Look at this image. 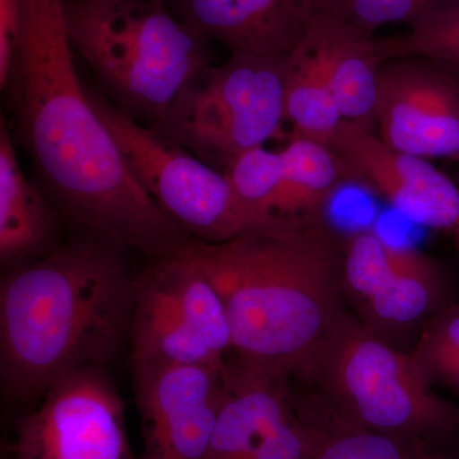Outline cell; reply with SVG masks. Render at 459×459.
Returning a JSON list of instances; mask_svg holds the SVG:
<instances>
[{
  "mask_svg": "<svg viewBox=\"0 0 459 459\" xmlns=\"http://www.w3.org/2000/svg\"><path fill=\"white\" fill-rule=\"evenodd\" d=\"M453 237H455V244H457V247L459 250V219L457 223H455V228L451 230Z\"/></svg>",
  "mask_w": 459,
  "mask_h": 459,
  "instance_id": "4316f807",
  "label": "cell"
},
{
  "mask_svg": "<svg viewBox=\"0 0 459 459\" xmlns=\"http://www.w3.org/2000/svg\"><path fill=\"white\" fill-rule=\"evenodd\" d=\"M435 0H313L314 9L338 18L370 36L388 23L412 27Z\"/></svg>",
  "mask_w": 459,
  "mask_h": 459,
  "instance_id": "d4e9b609",
  "label": "cell"
},
{
  "mask_svg": "<svg viewBox=\"0 0 459 459\" xmlns=\"http://www.w3.org/2000/svg\"><path fill=\"white\" fill-rule=\"evenodd\" d=\"M350 181L367 184L395 210L427 228L451 230L459 219V189L428 160L389 147L373 129L343 120L332 141Z\"/></svg>",
  "mask_w": 459,
  "mask_h": 459,
  "instance_id": "7c38bea8",
  "label": "cell"
},
{
  "mask_svg": "<svg viewBox=\"0 0 459 459\" xmlns=\"http://www.w3.org/2000/svg\"><path fill=\"white\" fill-rule=\"evenodd\" d=\"M20 51L4 91L39 186L75 230L152 259L193 238L151 198L91 104L75 71L65 0H22Z\"/></svg>",
  "mask_w": 459,
  "mask_h": 459,
  "instance_id": "6da1fadb",
  "label": "cell"
},
{
  "mask_svg": "<svg viewBox=\"0 0 459 459\" xmlns=\"http://www.w3.org/2000/svg\"><path fill=\"white\" fill-rule=\"evenodd\" d=\"M72 49L117 108L153 126L199 69L212 41L171 13L165 0H65Z\"/></svg>",
  "mask_w": 459,
  "mask_h": 459,
  "instance_id": "277c9868",
  "label": "cell"
},
{
  "mask_svg": "<svg viewBox=\"0 0 459 459\" xmlns=\"http://www.w3.org/2000/svg\"><path fill=\"white\" fill-rule=\"evenodd\" d=\"M75 231L0 281V388L12 406L40 402L71 371L108 368L129 341L135 300L129 247Z\"/></svg>",
  "mask_w": 459,
  "mask_h": 459,
  "instance_id": "7a4b0ae2",
  "label": "cell"
},
{
  "mask_svg": "<svg viewBox=\"0 0 459 459\" xmlns=\"http://www.w3.org/2000/svg\"><path fill=\"white\" fill-rule=\"evenodd\" d=\"M344 244L318 217L222 243L193 238L183 250L222 298L237 360L281 377H313L344 316Z\"/></svg>",
  "mask_w": 459,
  "mask_h": 459,
  "instance_id": "3957f363",
  "label": "cell"
},
{
  "mask_svg": "<svg viewBox=\"0 0 459 459\" xmlns=\"http://www.w3.org/2000/svg\"><path fill=\"white\" fill-rule=\"evenodd\" d=\"M309 459H451L418 437L377 433L349 424L333 413L327 422H312Z\"/></svg>",
  "mask_w": 459,
  "mask_h": 459,
  "instance_id": "44dd1931",
  "label": "cell"
},
{
  "mask_svg": "<svg viewBox=\"0 0 459 459\" xmlns=\"http://www.w3.org/2000/svg\"><path fill=\"white\" fill-rule=\"evenodd\" d=\"M175 17L230 54L289 57L300 47L313 0H165Z\"/></svg>",
  "mask_w": 459,
  "mask_h": 459,
  "instance_id": "4fadbf2b",
  "label": "cell"
},
{
  "mask_svg": "<svg viewBox=\"0 0 459 459\" xmlns=\"http://www.w3.org/2000/svg\"><path fill=\"white\" fill-rule=\"evenodd\" d=\"M225 365L132 362L143 437L140 459H205L225 394Z\"/></svg>",
  "mask_w": 459,
  "mask_h": 459,
  "instance_id": "30bf717a",
  "label": "cell"
},
{
  "mask_svg": "<svg viewBox=\"0 0 459 459\" xmlns=\"http://www.w3.org/2000/svg\"><path fill=\"white\" fill-rule=\"evenodd\" d=\"M289 60L230 54L223 65L199 69L151 128L223 174L238 155L279 134Z\"/></svg>",
  "mask_w": 459,
  "mask_h": 459,
  "instance_id": "8992f818",
  "label": "cell"
},
{
  "mask_svg": "<svg viewBox=\"0 0 459 459\" xmlns=\"http://www.w3.org/2000/svg\"><path fill=\"white\" fill-rule=\"evenodd\" d=\"M62 213L22 169L7 123H0V264L4 271L39 261L62 246Z\"/></svg>",
  "mask_w": 459,
  "mask_h": 459,
  "instance_id": "5bb4252c",
  "label": "cell"
},
{
  "mask_svg": "<svg viewBox=\"0 0 459 459\" xmlns=\"http://www.w3.org/2000/svg\"><path fill=\"white\" fill-rule=\"evenodd\" d=\"M343 294L351 296L368 327H409L443 309L444 279L430 256L392 246L374 231L344 244Z\"/></svg>",
  "mask_w": 459,
  "mask_h": 459,
  "instance_id": "8fae6325",
  "label": "cell"
},
{
  "mask_svg": "<svg viewBox=\"0 0 459 459\" xmlns=\"http://www.w3.org/2000/svg\"><path fill=\"white\" fill-rule=\"evenodd\" d=\"M332 412L355 427L427 439L459 425V410L434 394L411 353L343 316L323 346L314 376Z\"/></svg>",
  "mask_w": 459,
  "mask_h": 459,
  "instance_id": "5b68a950",
  "label": "cell"
},
{
  "mask_svg": "<svg viewBox=\"0 0 459 459\" xmlns=\"http://www.w3.org/2000/svg\"><path fill=\"white\" fill-rule=\"evenodd\" d=\"M22 0H0V87L4 89L16 65L22 38Z\"/></svg>",
  "mask_w": 459,
  "mask_h": 459,
  "instance_id": "484cf974",
  "label": "cell"
},
{
  "mask_svg": "<svg viewBox=\"0 0 459 459\" xmlns=\"http://www.w3.org/2000/svg\"><path fill=\"white\" fill-rule=\"evenodd\" d=\"M223 174L262 232L290 230L279 225L273 217V204L282 177L280 151L273 152L264 146L252 148L238 155Z\"/></svg>",
  "mask_w": 459,
  "mask_h": 459,
  "instance_id": "603a6c76",
  "label": "cell"
},
{
  "mask_svg": "<svg viewBox=\"0 0 459 459\" xmlns=\"http://www.w3.org/2000/svg\"><path fill=\"white\" fill-rule=\"evenodd\" d=\"M129 343L132 362L160 365L223 367L144 268L135 276V300Z\"/></svg>",
  "mask_w": 459,
  "mask_h": 459,
  "instance_id": "e0dca14e",
  "label": "cell"
},
{
  "mask_svg": "<svg viewBox=\"0 0 459 459\" xmlns=\"http://www.w3.org/2000/svg\"><path fill=\"white\" fill-rule=\"evenodd\" d=\"M305 41L327 75L343 119L373 129L382 65L376 36L314 9Z\"/></svg>",
  "mask_w": 459,
  "mask_h": 459,
  "instance_id": "2e32d148",
  "label": "cell"
},
{
  "mask_svg": "<svg viewBox=\"0 0 459 459\" xmlns=\"http://www.w3.org/2000/svg\"><path fill=\"white\" fill-rule=\"evenodd\" d=\"M3 459H8V458H3Z\"/></svg>",
  "mask_w": 459,
  "mask_h": 459,
  "instance_id": "f1b7e54d",
  "label": "cell"
},
{
  "mask_svg": "<svg viewBox=\"0 0 459 459\" xmlns=\"http://www.w3.org/2000/svg\"><path fill=\"white\" fill-rule=\"evenodd\" d=\"M225 394L205 459H250L268 431L291 411L287 377L241 361L223 369Z\"/></svg>",
  "mask_w": 459,
  "mask_h": 459,
  "instance_id": "9a60e30c",
  "label": "cell"
},
{
  "mask_svg": "<svg viewBox=\"0 0 459 459\" xmlns=\"http://www.w3.org/2000/svg\"><path fill=\"white\" fill-rule=\"evenodd\" d=\"M376 49L380 62L418 56L459 71V0H437L407 32L376 36Z\"/></svg>",
  "mask_w": 459,
  "mask_h": 459,
  "instance_id": "7402d4cb",
  "label": "cell"
},
{
  "mask_svg": "<svg viewBox=\"0 0 459 459\" xmlns=\"http://www.w3.org/2000/svg\"><path fill=\"white\" fill-rule=\"evenodd\" d=\"M411 356L431 385L442 383L459 394L458 307H444L433 314Z\"/></svg>",
  "mask_w": 459,
  "mask_h": 459,
  "instance_id": "cb8c5ba5",
  "label": "cell"
},
{
  "mask_svg": "<svg viewBox=\"0 0 459 459\" xmlns=\"http://www.w3.org/2000/svg\"><path fill=\"white\" fill-rule=\"evenodd\" d=\"M12 459H135L126 406L105 367L71 371L14 422Z\"/></svg>",
  "mask_w": 459,
  "mask_h": 459,
  "instance_id": "ba28073f",
  "label": "cell"
},
{
  "mask_svg": "<svg viewBox=\"0 0 459 459\" xmlns=\"http://www.w3.org/2000/svg\"><path fill=\"white\" fill-rule=\"evenodd\" d=\"M280 155L282 177L273 217L282 228H296L318 219L337 189L350 181L342 160L318 142L291 135Z\"/></svg>",
  "mask_w": 459,
  "mask_h": 459,
  "instance_id": "ac0fdd59",
  "label": "cell"
},
{
  "mask_svg": "<svg viewBox=\"0 0 459 459\" xmlns=\"http://www.w3.org/2000/svg\"><path fill=\"white\" fill-rule=\"evenodd\" d=\"M183 247L175 255L148 262L146 270L192 331L214 355L225 360V356L234 351L225 304L216 287Z\"/></svg>",
  "mask_w": 459,
  "mask_h": 459,
  "instance_id": "d6986e66",
  "label": "cell"
},
{
  "mask_svg": "<svg viewBox=\"0 0 459 459\" xmlns=\"http://www.w3.org/2000/svg\"><path fill=\"white\" fill-rule=\"evenodd\" d=\"M285 119L294 126L292 135L328 147L344 120L327 75L305 39L287 65Z\"/></svg>",
  "mask_w": 459,
  "mask_h": 459,
  "instance_id": "ffe728a7",
  "label": "cell"
},
{
  "mask_svg": "<svg viewBox=\"0 0 459 459\" xmlns=\"http://www.w3.org/2000/svg\"><path fill=\"white\" fill-rule=\"evenodd\" d=\"M87 95L133 177L190 237L204 243H222L262 232L225 174L95 93Z\"/></svg>",
  "mask_w": 459,
  "mask_h": 459,
  "instance_id": "52a82bcc",
  "label": "cell"
},
{
  "mask_svg": "<svg viewBox=\"0 0 459 459\" xmlns=\"http://www.w3.org/2000/svg\"><path fill=\"white\" fill-rule=\"evenodd\" d=\"M435 2H437V0H435Z\"/></svg>",
  "mask_w": 459,
  "mask_h": 459,
  "instance_id": "83f0119b",
  "label": "cell"
},
{
  "mask_svg": "<svg viewBox=\"0 0 459 459\" xmlns=\"http://www.w3.org/2000/svg\"><path fill=\"white\" fill-rule=\"evenodd\" d=\"M376 124L389 147L459 162V75L425 57L382 62Z\"/></svg>",
  "mask_w": 459,
  "mask_h": 459,
  "instance_id": "9c48e42d",
  "label": "cell"
}]
</instances>
